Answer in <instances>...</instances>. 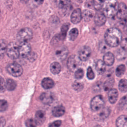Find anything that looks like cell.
<instances>
[{
    "instance_id": "cell-42",
    "label": "cell",
    "mask_w": 127,
    "mask_h": 127,
    "mask_svg": "<svg viewBox=\"0 0 127 127\" xmlns=\"http://www.w3.org/2000/svg\"><path fill=\"white\" fill-rule=\"evenodd\" d=\"M62 121L61 120H57L50 124L48 127H60Z\"/></svg>"
},
{
    "instance_id": "cell-12",
    "label": "cell",
    "mask_w": 127,
    "mask_h": 127,
    "mask_svg": "<svg viewBox=\"0 0 127 127\" xmlns=\"http://www.w3.org/2000/svg\"><path fill=\"white\" fill-rule=\"evenodd\" d=\"M106 21V16L103 12L98 11L94 16V22L97 26H102Z\"/></svg>"
},
{
    "instance_id": "cell-3",
    "label": "cell",
    "mask_w": 127,
    "mask_h": 127,
    "mask_svg": "<svg viewBox=\"0 0 127 127\" xmlns=\"http://www.w3.org/2000/svg\"><path fill=\"white\" fill-rule=\"evenodd\" d=\"M6 53L10 59H17L19 57V45L15 42H10L7 45Z\"/></svg>"
},
{
    "instance_id": "cell-33",
    "label": "cell",
    "mask_w": 127,
    "mask_h": 127,
    "mask_svg": "<svg viewBox=\"0 0 127 127\" xmlns=\"http://www.w3.org/2000/svg\"><path fill=\"white\" fill-rule=\"evenodd\" d=\"M126 70V67L124 64L119 65L116 68V74L118 77L122 76L125 73Z\"/></svg>"
},
{
    "instance_id": "cell-46",
    "label": "cell",
    "mask_w": 127,
    "mask_h": 127,
    "mask_svg": "<svg viewBox=\"0 0 127 127\" xmlns=\"http://www.w3.org/2000/svg\"><path fill=\"white\" fill-rule=\"evenodd\" d=\"M6 124V121L4 117H0V127H3Z\"/></svg>"
},
{
    "instance_id": "cell-23",
    "label": "cell",
    "mask_w": 127,
    "mask_h": 127,
    "mask_svg": "<svg viewBox=\"0 0 127 127\" xmlns=\"http://www.w3.org/2000/svg\"><path fill=\"white\" fill-rule=\"evenodd\" d=\"M7 42L5 40H0V61L3 58L7 49Z\"/></svg>"
},
{
    "instance_id": "cell-35",
    "label": "cell",
    "mask_w": 127,
    "mask_h": 127,
    "mask_svg": "<svg viewBox=\"0 0 127 127\" xmlns=\"http://www.w3.org/2000/svg\"><path fill=\"white\" fill-rule=\"evenodd\" d=\"M72 87L75 90L77 91H80L83 89L84 87V85L81 82L75 81L73 82L72 84Z\"/></svg>"
},
{
    "instance_id": "cell-25",
    "label": "cell",
    "mask_w": 127,
    "mask_h": 127,
    "mask_svg": "<svg viewBox=\"0 0 127 127\" xmlns=\"http://www.w3.org/2000/svg\"><path fill=\"white\" fill-rule=\"evenodd\" d=\"M93 17V13L92 11L88 10V9H85L84 10L82 13V17L84 19V21L88 22L91 20V19Z\"/></svg>"
},
{
    "instance_id": "cell-37",
    "label": "cell",
    "mask_w": 127,
    "mask_h": 127,
    "mask_svg": "<svg viewBox=\"0 0 127 127\" xmlns=\"http://www.w3.org/2000/svg\"><path fill=\"white\" fill-rule=\"evenodd\" d=\"M70 1L69 0H61L59 1V6L61 8H66L70 5Z\"/></svg>"
},
{
    "instance_id": "cell-24",
    "label": "cell",
    "mask_w": 127,
    "mask_h": 127,
    "mask_svg": "<svg viewBox=\"0 0 127 127\" xmlns=\"http://www.w3.org/2000/svg\"><path fill=\"white\" fill-rule=\"evenodd\" d=\"M50 70L53 74H58L61 70V66L59 63L56 62H54L52 63L50 65Z\"/></svg>"
},
{
    "instance_id": "cell-1",
    "label": "cell",
    "mask_w": 127,
    "mask_h": 127,
    "mask_svg": "<svg viewBox=\"0 0 127 127\" xmlns=\"http://www.w3.org/2000/svg\"><path fill=\"white\" fill-rule=\"evenodd\" d=\"M105 40L108 46L112 47H117L122 40V33L118 28H109L105 34Z\"/></svg>"
},
{
    "instance_id": "cell-16",
    "label": "cell",
    "mask_w": 127,
    "mask_h": 127,
    "mask_svg": "<svg viewBox=\"0 0 127 127\" xmlns=\"http://www.w3.org/2000/svg\"><path fill=\"white\" fill-rule=\"evenodd\" d=\"M46 120L45 112L42 110H38L35 114V120L37 125H42Z\"/></svg>"
},
{
    "instance_id": "cell-22",
    "label": "cell",
    "mask_w": 127,
    "mask_h": 127,
    "mask_svg": "<svg viewBox=\"0 0 127 127\" xmlns=\"http://www.w3.org/2000/svg\"><path fill=\"white\" fill-rule=\"evenodd\" d=\"M41 84L44 88L46 89H49L52 88L54 86V82L51 78L46 77L42 80Z\"/></svg>"
},
{
    "instance_id": "cell-41",
    "label": "cell",
    "mask_w": 127,
    "mask_h": 127,
    "mask_svg": "<svg viewBox=\"0 0 127 127\" xmlns=\"http://www.w3.org/2000/svg\"><path fill=\"white\" fill-rule=\"evenodd\" d=\"M37 56L36 53L34 52H31L29 55L27 57L28 60L30 62H33L36 60L37 59Z\"/></svg>"
},
{
    "instance_id": "cell-10",
    "label": "cell",
    "mask_w": 127,
    "mask_h": 127,
    "mask_svg": "<svg viewBox=\"0 0 127 127\" xmlns=\"http://www.w3.org/2000/svg\"><path fill=\"white\" fill-rule=\"evenodd\" d=\"M40 99L43 104L49 105L54 101V94L51 92H44L40 95Z\"/></svg>"
},
{
    "instance_id": "cell-40",
    "label": "cell",
    "mask_w": 127,
    "mask_h": 127,
    "mask_svg": "<svg viewBox=\"0 0 127 127\" xmlns=\"http://www.w3.org/2000/svg\"><path fill=\"white\" fill-rule=\"evenodd\" d=\"M87 76L89 79H93L95 77V74L90 66H89L87 71Z\"/></svg>"
},
{
    "instance_id": "cell-11",
    "label": "cell",
    "mask_w": 127,
    "mask_h": 127,
    "mask_svg": "<svg viewBox=\"0 0 127 127\" xmlns=\"http://www.w3.org/2000/svg\"><path fill=\"white\" fill-rule=\"evenodd\" d=\"M116 15L120 19L127 17V6L125 3L121 2L119 4Z\"/></svg>"
},
{
    "instance_id": "cell-26",
    "label": "cell",
    "mask_w": 127,
    "mask_h": 127,
    "mask_svg": "<svg viewBox=\"0 0 127 127\" xmlns=\"http://www.w3.org/2000/svg\"><path fill=\"white\" fill-rule=\"evenodd\" d=\"M69 26V25L68 23H64L62 25V26L61 27V33L60 34H59V35L61 40H63L64 39V38L66 36L67 31L68 29Z\"/></svg>"
},
{
    "instance_id": "cell-2",
    "label": "cell",
    "mask_w": 127,
    "mask_h": 127,
    "mask_svg": "<svg viewBox=\"0 0 127 127\" xmlns=\"http://www.w3.org/2000/svg\"><path fill=\"white\" fill-rule=\"evenodd\" d=\"M118 5V2L117 0H110L106 2L103 12L105 16L113 17L117 14Z\"/></svg>"
},
{
    "instance_id": "cell-31",
    "label": "cell",
    "mask_w": 127,
    "mask_h": 127,
    "mask_svg": "<svg viewBox=\"0 0 127 127\" xmlns=\"http://www.w3.org/2000/svg\"><path fill=\"white\" fill-rule=\"evenodd\" d=\"M78 35V31L77 28H73L71 29L69 33V38L71 41H74L77 37Z\"/></svg>"
},
{
    "instance_id": "cell-19",
    "label": "cell",
    "mask_w": 127,
    "mask_h": 127,
    "mask_svg": "<svg viewBox=\"0 0 127 127\" xmlns=\"http://www.w3.org/2000/svg\"><path fill=\"white\" fill-rule=\"evenodd\" d=\"M65 108L62 105H59L55 107L52 110V114L56 117H60L64 115Z\"/></svg>"
},
{
    "instance_id": "cell-29",
    "label": "cell",
    "mask_w": 127,
    "mask_h": 127,
    "mask_svg": "<svg viewBox=\"0 0 127 127\" xmlns=\"http://www.w3.org/2000/svg\"><path fill=\"white\" fill-rule=\"evenodd\" d=\"M114 83V80L112 78L107 79L103 85V88L105 91H109L112 89Z\"/></svg>"
},
{
    "instance_id": "cell-32",
    "label": "cell",
    "mask_w": 127,
    "mask_h": 127,
    "mask_svg": "<svg viewBox=\"0 0 127 127\" xmlns=\"http://www.w3.org/2000/svg\"><path fill=\"white\" fill-rule=\"evenodd\" d=\"M104 2L105 1L104 0H93V7L96 10L99 11L103 6Z\"/></svg>"
},
{
    "instance_id": "cell-5",
    "label": "cell",
    "mask_w": 127,
    "mask_h": 127,
    "mask_svg": "<svg viewBox=\"0 0 127 127\" xmlns=\"http://www.w3.org/2000/svg\"><path fill=\"white\" fill-rule=\"evenodd\" d=\"M104 104L105 102L103 97L101 95H97L91 100L90 107L94 112L99 111L103 108Z\"/></svg>"
},
{
    "instance_id": "cell-45",
    "label": "cell",
    "mask_w": 127,
    "mask_h": 127,
    "mask_svg": "<svg viewBox=\"0 0 127 127\" xmlns=\"http://www.w3.org/2000/svg\"><path fill=\"white\" fill-rule=\"evenodd\" d=\"M43 2V1L42 0H34V1H31V5L33 6L34 7H37L38 5H39L40 4H41L42 2Z\"/></svg>"
},
{
    "instance_id": "cell-20",
    "label": "cell",
    "mask_w": 127,
    "mask_h": 127,
    "mask_svg": "<svg viewBox=\"0 0 127 127\" xmlns=\"http://www.w3.org/2000/svg\"><path fill=\"white\" fill-rule=\"evenodd\" d=\"M106 64L103 61L101 60H98L95 64V69L99 74H103L106 70Z\"/></svg>"
},
{
    "instance_id": "cell-8",
    "label": "cell",
    "mask_w": 127,
    "mask_h": 127,
    "mask_svg": "<svg viewBox=\"0 0 127 127\" xmlns=\"http://www.w3.org/2000/svg\"><path fill=\"white\" fill-rule=\"evenodd\" d=\"M19 56L27 58L31 53V46L27 42H21L19 45Z\"/></svg>"
},
{
    "instance_id": "cell-38",
    "label": "cell",
    "mask_w": 127,
    "mask_h": 127,
    "mask_svg": "<svg viewBox=\"0 0 127 127\" xmlns=\"http://www.w3.org/2000/svg\"><path fill=\"white\" fill-rule=\"evenodd\" d=\"M75 77L76 79H79L82 78L84 76V71L81 68L77 69L75 72Z\"/></svg>"
},
{
    "instance_id": "cell-36",
    "label": "cell",
    "mask_w": 127,
    "mask_h": 127,
    "mask_svg": "<svg viewBox=\"0 0 127 127\" xmlns=\"http://www.w3.org/2000/svg\"><path fill=\"white\" fill-rule=\"evenodd\" d=\"M8 108V103L5 100H0V112L5 111Z\"/></svg>"
},
{
    "instance_id": "cell-9",
    "label": "cell",
    "mask_w": 127,
    "mask_h": 127,
    "mask_svg": "<svg viewBox=\"0 0 127 127\" xmlns=\"http://www.w3.org/2000/svg\"><path fill=\"white\" fill-rule=\"evenodd\" d=\"M91 53L90 48L88 46H84L82 47L79 51L78 58L81 61H87L90 57Z\"/></svg>"
},
{
    "instance_id": "cell-43",
    "label": "cell",
    "mask_w": 127,
    "mask_h": 127,
    "mask_svg": "<svg viewBox=\"0 0 127 127\" xmlns=\"http://www.w3.org/2000/svg\"><path fill=\"white\" fill-rule=\"evenodd\" d=\"M120 44L121 47L123 50H127V37L123 39Z\"/></svg>"
},
{
    "instance_id": "cell-7",
    "label": "cell",
    "mask_w": 127,
    "mask_h": 127,
    "mask_svg": "<svg viewBox=\"0 0 127 127\" xmlns=\"http://www.w3.org/2000/svg\"><path fill=\"white\" fill-rule=\"evenodd\" d=\"M81 62V61L78 57L75 55H71L68 58L67 62V66L68 69L72 72L76 71L80 65Z\"/></svg>"
},
{
    "instance_id": "cell-6",
    "label": "cell",
    "mask_w": 127,
    "mask_h": 127,
    "mask_svg": "<svg viewBox=\"0 0 127 127\" xmlns=\"http://www.w3.org/2000/svg\"><path fill=\"white\" fill-rule=\"evenodd\" d=\"M7 71L15 77L20 76L23 73V68L18 64L13 63L9 64L6 66Z\"/></svg>"
},
{
    "instance_id": "cell-28",
    "label": "cell",
    "mask_w": 127,
    "mask_h": 127,
    "mask_svg": "<svg viewBox=\"0 0 127 127\" xmlns=\"http://www.w3.org/2000/svg\"><path fill=\"white\" fill-rule=\"evenodd\" d=\"M16 86V83L14 80L11 79H8L6 82V89L9 91L14 90Z\"/></svg>"
},
{
    "instance_id": "cell-34",
    "label": "cell",
    "mask_w": 127,
    "mask_h": 127,
    "mask_svg": "<svg viewBox=\"0 0 127 127\" xmlns=\"http://www.w3.org/2000/svg\"><path fill=\"white\" fill-rule=\"evenodd\" d=\"M25 126L27 127H37V123L35 119L32 118H29L25 122Z\"/></svg>"
},
{
    "instance_id": "cell-47",
    "label": "cell",
    "mask_w": 127,
    "mask_h": 127,
    "mask_svg": "<svg viewBox=\"0 0 127 127\" xmlns=\"http://www.w3.org/2000/svg\"><path fill=\"white\" fill-rule=\"evenodd\" d=\"M95 127H101V126H99V125H97V126H95Z\"/></svg>"
},
{
    "instance_id": "cell-39",
    "label": "cell",
    "mask_w": 127,
    "mask_h": 127,
    "mask_svg": "<svg viewBox=\"0 0 127 127\" xmlns=\"http://www.w3.org/2000/svg\"><path fill=\"white\" fill-rule=\"evenodd\" d=\"M6 89V82L4 79L0 76V92H4Z\"/></svg>"
},
{
    "instance_id": "cell-18",
    "label": "cell",
    "mask_w": 127,
    "mask_h": 127,
    "mask_svg": "<svg viewBox=\"0 0 127 127\" xmlns=\"http://www.w3.org/2000/svg\"><path fill=\"white\" fill-rule=\"evenodd\" d=\"M115 61L114 55L111 52L106 53L103 57V62L107 65H112Z\"/></svg>"
},
{
    "instance_id": "cell-14",
    "label": "cell",
    "mask_w": 127,
    "mask_h": 127,
    "mask_svg": "<svg viewBox=\"0 0 127 127\" xmlns=\"http://www.w3.org/2000/svg\"><path fill=\"white\" fill-rule=\"evenodd\" d=\"M110 113V110L108 107L103 108L100 110L99 113L95 116L96 118L98 120L103 121L107 119L109 116Z\"/></svg>"
},
{
    "instance_id": "cell-44",
    "label": "cell",
    "mask_w": 127,
    "mask_h": 127,
    "mask_svg": "<svg viewBox=\"0 0 127 127\" xmlns=\"http://www.w3.org/2000/svg\"><path fill=\"white\" fill-rule=\"evenodd\" d=\"M102 83L101 82H97L96 83L95 85L94 86V90L96 91L97 92H98L99 90H100L102 89Z\"/></svg>"
},
{
    "instance_id": "cell-15",
    "label": "cell",
    "mask_w": 127,
    "mask_h": 127,
    "mask_svg": "<svg viewBox=\"0 0 127 127\" xmlns=\"http://www.w3.org/2000/svg\"><path fill=\"white\" fill-rule=\"evenodd\" d=\"M68 49L65 46H62L58 48L56 51V55L58 59L63 60L66 58L68 54Z\"/></svg>"
},
{
    "instance_id": "cell-13",
    "label": "cell",
    "mask_w": 127,
    "mask_h": 127,
    "mask_svg": "<svg viewBox=\"0 0 127 127\" xmlns=\"http://www.w3.org/2000/svg\"><path fill=\"white\" fill-rule=\"evenodd\" d=\"M82 19V12L80 8H76L73 10L71 15V21L74 24L79 23Z\"/></svg>"
},
{
    "instance_id": "cell-27",
    "label": "cell",
    "mask_w": 127,
    "mask_h": 127,
    "mask_svg": "<svg viewBox=\"0 0 127 127\" xmlns=\"http://www.w3.org/2000/svg\"><path fill=\"white\" fill-rule=\"evenodd\" d=\"M118 108L121 110H127V95L122 97L118 104Z\"/></svg>"
},
{
    "instance_id": "cell-17",
    "label": "cell",
    "mask_w": 127,
    "mask_h": 127,
    "mask_svg": "<svg viewBox=\"0 0 127 127\" xmlns=\"http://www.w3.org/2000/svg\"><path fill=\"white\" fill-rule=\"evenodd\" d=\"M118 98V91L116 89L112 88L108 92V99L111 104H114Z\"/></svg>"
},
{
    "instance_id": "cell-4",
    "label": "cell",
    "mask_w": 127,
    "mask_h": 127,
    "mask_svg": "<svg viewBox=\"0 0 127 127\" xmlns=\"http://www.w3.org/2000/svg\"><path fill=\"white\" fill-rule=\"evenodd\" d=\"M33 37L32 30L29 28H24L21 29L17 34V39L21 42H27Z\"/></svg>"
},
{
    "instance_id": "cell-48",
    "label": "cell",
    "mask_w": 127,
    "mask_h": 127,
    "mask_svg": "<svg viewBox=\"0 0 127 127\" xmlns=\"http://www.w3.org/2000/svg\"></svg>"
},
{
    "instance_id": "cell-21",
    "label": "cell",
    "mask_w": 127,
    "mask_h": 127,
    "mask_svg": "<svg viewBox=\"0 0 127 127\" xmlns=\"http://www.w3.org/2000/svg\"><path fill=\"white\" fill-rule=\"evenodd\" d=\"M117 127H127V116L121 115L116 120Z\"/></svg>"
},
{
    "instance_id": "cell-30",
    "label": "cell",
    "mask_w": 127,
    "mask_h": 127,
    "mask_svg": "<svg viewBox=\"0 0 127 127\" xmlns=\"http://www.w3.org/2000/svg\"><path fill=\"white\" fill-rule=\"evenodd\" d=\"M119 88L123 92L127 91V80L126 79H121L119 83Z\"/></svg>"
}]
</instances>
